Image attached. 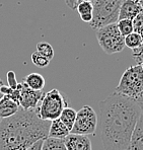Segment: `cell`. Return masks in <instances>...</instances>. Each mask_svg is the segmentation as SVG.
I'll use <instances>...</instances> for the list:
<instances>
[{"label":"cell","instance_id":"6da1fadb","mask_svg":"<svg viewBox=\"0 0 143 150\" xmlns=\"http://www.w3.org/2000/svg\"><path fill=\"white\" fill-rule=\"evenodd\" d=\"M98 108L105 150H129L132 133L141 115L136 100L113 92L101 101Z\"/></svg>","mask_w":143,"mask_h":150},{"label":"cell","instance_id":"7a4b0ae2","mask_svg":"<svg viewBox=\"0 0 143 150\" xmlns=\"http://www.w3.org/2000/svg\"><path fill=\"white\" fill-rule=\"evenodd\" d=\"M50 123L42 120L36 110L21 108L15 115L0 120V150H28L48 138Z\"/></svg>","mask_w":143,"mask_h":150},{"label":"cell","instance_id":"3957f363","mask_svg":"<svg viewBox=\"0 0 143 150\" xmlns=\"http://www.w3.org/2000/svg\"><path fill=\"white\" fill-rule=\"evenodd\" d=\"M124 0H92V21L91 28L98 30L111 23H116L119 19V11Z\"/></svg>","mask_w":143,"mask_h":150},{"label":"cell","instance_id":"277c9868","mask_svg":"<svg viewBox=\"0 0 143 150\" xmlns=\"http://www.w3.org/2000/svg\"><path fill=\"white\" fill-rule=\"evenodd\" d=\"M114 92L132 100H137L143 93V69L141 65L127 68Z\"/></svg>","mask_w":143,"mask_h":150},{"label":"cell","instance_id":"5b68a950","mask_svg":"<svg viewBox=\"0 0 143 150\" xmlns=\"http://www.w3.org/2000/svg\"><path fill=\"white\" fill-rule=\"evenodd\" d=\"M66 107H69L68 100L58 89L54 88L44 93L36 111L42 120L51 122L60 117L61 112Z\"/></svg>","mask_w":143,"mask_h":150},{"label":"cell","instance_id":"8992f818","mask_svg":"<svg viewBox=\"0 0 143 150\" xmlns=\"http://www.w3.org/2000/svg\"><path fill=\"white\" fill-rule=\"evenodd\" d=\"M98 45L105 54L113 55L122 52L125 46V38L119 32L117 23L107 25L96 30Z\"/></svg>","mask_w":143,"mask_h":150},{"label":"cell","instance_id":"52a82bcc","mask_svg":"<svg viewBox=\"0 0 143 150\" xmlns=\"http://www.w3.org/2000/svg\"><path fill=\"white\" fill-rule=\"evenodd\" d=\"M98 127V115L89 105H84L77 112L70 133L77 135H93Z\"/></svg>","mask_w":143,"mask_h":150},{"label":"cell","instance_id":"ba28073f","mask_svg":"<svg viewBox=\"0 0 143 150\" xmlns=\"http://www.w3.org/2000/svg\"><path fill=\"white\" fill-rule=\"evenodd\" d=\"M19 107L23 110H36L44 96L43 90H34L25 83H19Z\"/></svg>","mask_w":143,"mask_h":150},{"label":"cell","instance_id":"9c48e42d","mask_svg":"<svg viewBox=\"0 0 143 150\" xmlns=\"http://www.w3.org/2000/svg\"><path fill=\"white\" fill-rule=\"evenodd\" d=\"M67 150H92L91 141L85 135L71 134L64 139Z\"/></svg>","mask_w":143,"mask_h":150},{"label":"cell","instance_id":"30bf717a","mask_svg":"<svg viewBox=\"0 0 143 150\" xmlns=\"http://www.w3.org/2000/svg\"><path fill=\"white\" fill-rule=\"evenodd\" d=\"M142 10L143 9L138 0H124L119 11V19L133 21Z\"/></svg>","mask_w":143,"mask_h":150},{"label":"cell","instance_id":"8fae6325","mask_svg":"<svg viewBox=\"0 0 143 150\" xmlns=\"http://www.w3.org/2000/svg\"><path fill=\"white\" fill-rule=\"evenodd\" d=\"M129 150H143V114L141 112L132 133Z\"/></svg>","mask_w":143,"mask_h":150},{"label":"cell","instance_id":"7c38bea8","mask_svg":"<svg viewBox=\"0 0 143 150\" xmlns=\"http://www.w3.org/2000/svg\"><path fill=\"white\" fill-rule=\"evenodd\" d=\"M21 109L19 105L14 100H10L9 98L3 96L0 100V119H6L15 115Z\"/></svg>","mask_w":143,"mask_h":150},{"label":"cell","instance_id":"4fadbf2b","mask_svg":"<svg viewBox=\"0 0 143 150\" xmlns=\"http://www.w3.org/2000/svg\"><path fill=\"white\" fill-rule=\"evenodd\" d=\"M69 134H70V131L68 130V128L61 122V120L59 118L56 119V120L51 121L48 137L64 140Z\"/></svg>","mask_w":143,"mask_h":150},{"label":"cell","instance_id":"5bb4252c","mask_svg":"<svg viewBox=\"0 0 143 150\" xmlns=\"http://www.w3.org/2000/svg\"><path fill=\"white\" fill-rule=\"evenodd\" d=\"M25 83L34 90H43L46 85V80L40 73H30L23 79Z\"/></svg>","mask_w":143,"mask_h":150},{"label":"cell","instance_id":"9a60e30c","mask_svg":"<svg viewBox=\"0 0 143 150\" xmlns=\"http://www.w3.org/2000/svg\"><path fill=\"white\" fill-rule=\"evenodd\" d=\"M76 115H77V112L75 110H73L70 107H66L62 111V112H61L60 117H59L61 122L68 128L69 131H71L72 127H73L74 123H75Z\"/></svg>","mask_w":143,"mask_h":150},{"label":"cell","instance_id":"2e32d148","mask_svg":"<svg viewBox=\"0 0 143 150\" xmlns=\"http://www.w3.org/2000/svg\"><path fill=\"white\" fill-rule=\"evenodd\" d=\"M42 150H67L64 140L56 138H46L44 140Z\"/></svg>","mask_w":143,"mask_h":150},{"label":"cell","instance_id":"e0dca14e","mask_svg":"<svg viewBox=\"0 0 143 150\" xmlns=\"http://www.w3.org/2000/svg\"><path fill=\"white\" fill-rule=\"evenodd\" d=\"M143 45V38L137 33H131L127 37H125V46L130 49H136Z\"/></svg>","mask_w":143,"mask_h":150},{"label":"cell","instance_id":"ac0fdd59","mask_svg":"<svg viewBox=\"0 0 143 150\" xmlns=\"http://www.w3.org/2000/svg\"><path fill=\"white\" fill-rule=\"evenodd\" d=\"M117 26L119 32L124 38L134 32L133 23H132L131 19H119L117 21Z\"/></svg>","mask_w":143,"mask_h":150},{"label":"cell","instance_id":"d6986e66","mask_svg":"<svg viewBox=\"0 0 143 150\" xmlns=\"http://www.w3.org/2000/svg\"><path fill=\"white\" fill-rule=\"evenodd\" d=\"M37 52H39L40 54L45 56L50 61L54 57V49H53L52 46L49 43H47V42H40V43L37 44Z\"/></svg>","mask_w":143,"mask_h":150},{"label":"cell","instance_id":"ffe728a7","mask_svg":"<svg viewBox=\"0 0 143 150\" xmlns=\"http://www.w3.org/2000/svg\"><path fill=\"white\" fill-rule=\"evenodd\" d=\"M32 62L39 68H46L50 64V60L42 54H40L39 52L35 51L32 54Z\"/></svg>","mask_w":143,"mask_h":150},{"label":"cell","instance_id":"44dd1931","mask_svg":"<svg viewBox=\"0 0 143 150\" xmlns=\"http://www.w3.org/2000/svg\"><path fill=\"white\" fill-rule=\"evenodd\" d=\"M132 23L134 33H137L143 38V10L132 21Z\"/></svg>","mask_w":143,"mask_h":150},{"label":"cell","instance_id":"7402d4cb","mask_svg":"<svg viewBox=\"0 0 143 150\" xmlns=\"http://www.w3.org/2000/svg\"><path fill=\"white\" fill-rule=\"evenodd\" d=\"M77 12L79 14H86V13H92L93 10V5H92L91 1H83L78 4L77 8H76Z\"/></svg>","mask_w":143,"mask_h":150},{"label":"cell","instance_id":"603a6c76","mask_svg":"<svg viewBox=\"0 0 143 150\" xmlns=\"http://www.w3.org/2000/svg\"><path fill=\"white\" fill-rule=\"evenodd\" d=\"M132 55H133L137 65H141L143 63V45L140 46L139 48L132 50Z\"/></svg>","mask_w":143,"mask_h":150},{"label":"cell","instance_id":"cb8c5ba5","mask_svg":"<svg viewBox=\"0 0 143 150\" xmlns=\"http://www.w3.org/2000/svg\"><path fill=\"white\" fill-rule=\"evenodd\" d=\"M7 82H8V86L13 88V89H16L18 82L16 80V77H15V73L13 71H8L7 72Z\"/></svg>","mask_w":143,"mask_h":150},{"label":"cell","instance_id":"d4e9b609","mask_svg":"<svg viewBox=\"0 0 143 150\" xmlns=\"http://www.w3.org/2000/svg\"><path fill=\"white\" fill-rule=\"evenodd\" d=\"M66 5L70 8L71 10H76L78 4L83 1H92V0H64Z\"/></svg>","mask_w":143,"mask_h":150},{"label":"cell","instance_id":"484cf974","mask_svg":"<svg viewBox=\"0 0 143 150\" xmlns=\"http://www.w3.org/2000/svg\"><path fill=\"white\" fill-rule=\"evenodd\" d=\"M45 139H41V140L37 141L36 143L32 145L30 148H28V150H42V147H43V143Z\"/></svg>","mask_w":143,"mask_h":150},{"label":"cell","instance_id":"4316f807","mask_svg":"<svg viewBox=\"0 0 143 150\" xmlns=\"http://www.w3.org/2000/svg\"><path fill=\"white\" fill-rule=\"evenodd\" d=\"M80 18L82 21L84 23H91V21H92V13H86V14H81Z\"/></svg>","mask_w":143,"mask_h":150},{"label":"cell","instance_id":"83f0119b","mask_svg":"<svg viewBox=\"0 0 143 150\" xmlns=\"http://www.w3.org/2000/svg\"><path fill=\"white\" fill-rule=\"evenodd\" d=\"M136 100V103H137V105H139L140 110H141V112L143 114V93L137 98V100Z\"/></svg>","mask_w":143,"mask_h":150},{"label":"cell","instance_id":"f1b7e54d","mask_svg":"<svg viewBox=\"0 0 143 150\" xmlns=\"http://www.w3.org/2000/svg\"><path fill=\"white\" fill-rule=\"evenodd\" d=\"M2 84H3V82H2V80L0 79V86H1ZM2 98H3V94H2V93H1V91H0V100H1ZM0 120H1V119H0Z\"/></svg>","mask_w":143,"mask_h":150},{"label":"cell","instance_id":"f546056e","mask_svg":"<svg viewBox=\"0 0 143 150\" xmlns=\"http://www.w3.org/2000/svg\"><path fill=\"white\" fill-rule=\"evenodd\" d=\"M138 1H139L140 5H141V7H142V9H143V0H138Z\"/></svg>","mask_w":143,"mask_h":150},{"label":"cell","instance_id":"4dcf8cb0","mask_svg":"<svg viewBox=\"0 0 143 150\" xmlns=\"http://www.w3.org/2000/svg\"><path fill=\"white\" fill-rule=\"evenodd\" d=\"M141 67H142V69H143V63L141 64Z\"/></svg>","mask_w":143,"mask_h":150}]
</instances>
